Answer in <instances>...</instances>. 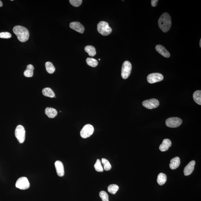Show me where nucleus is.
I'll return each mask as SVG.
<instances>
[{
    "mask_svg": "<svg viewBox=\"0 0 201 201\" xmlns=\"http://www.w3.org/2000/svg\"><path fill=\"white\" fill-rule=\"evenodd\" d=\"M34 69V67L32 65H28L23 73L24 75L26 77H32L33 75Z\"/></svg>",
    "mask_w": 201,
    "mask_h": 201,
    "instance_id": "18",
    "label": "nucleus"
},
{
    "mask_svg": "<svg viewBox=\"0 0 201 201\" xmlns=\"http://www.w3.org/2000/svg\"><path fill=\"white\" fill-rule=\"evenodd\" d=\"M13 31L17 36L18 40L21 42H26L29 38V32L24 27L17 25L14 27Z\"/></svg>",
    "mask_w": 201,
    "mask_h": 201,
    "instance_id": "2",
    "label": "nucleus"
},
{
    "mask_svg": "<svg viewBox=\"0 0 201 201\" xmlns=\"http://www.w3.org/2000/svg\"><path fill=\"white\" fill-rule=\"evenodd\" d=\"M3 6V3L2 2L0 1V7H2Z\"/></svg>",
    "mask_w": 201,
    "mask_h": 201,
    "instance_id": "32",
    "label": "nucleus"
},
{
    "mask_svg": "<svg viewBox=\"0 0 201 201\" xmlns=\"http://www.w3.org/2000/svg\"><path fill=\"white\" fill-rule=\"evenodd\" d=\"M15 135L19 143L22 144L24 142L25 138V130L23 126L19 125L16 127Z\"/></svg>",
    "mask_w": 201,
    "mask_h": 201,
    "instance_id": "5",
    "label": "nucleus"
},
{
    "mask_svg": "<svg viewBox=\"0 0 201 201\" xmlns=\"http://www.w3.org/2000/svg\"><path fill=\"white\" fill-rule=\"evenodd\" d=\"M143 106L149 109H153L159 106L158 100L155 98L145 100L142 103Z\"/></svg>",
    "mask_w": 201,
    "mask_h": 201,
    "instance_id": "10",
    "label": "nucleus"
},
{
    "mask_svg": "<svg viewBox=\"0 0 201 201\" xmlns=\"http://www.w3.org/2000/svg\"><path fill=\"white\" fill-rule=\"evenodd\" d=\"M86 62L89 66L93 67V68L96 67L98 65V61L97 60L90 57L87 58Z\"/></svg>",
    "mask_w": 201,
    "mask_h": 201,
    "instance_id": "24",
    "label": "nucleus"
},
{
    "mask_svg": "<svg viewBox=\"0 0 201 201\" xmlns=\"http://www.w3.org/2000/svg\"><path fill=\"white\" fill-rule=\"evenodd\" d=\"M180 164V158L178 157H175L171 160L170 164V167L172 170H175L179 167Z\"/></svg>",
    "mask_w": 201,
    "mask_h": 201,
    "instance_id": "16",
    "label": "nucleus"
},
{
    "mask_svg": "<svg viewBox=\"0 0 201 201\" xmlns=\"http://www.w3.org/2000/svg\"><path fill=\"white\" fill-rule=\"evenodd\" d=\"M94 168L96 171L99 172H102L104 171V169L101 165V162L100 159H97L96 162L94 165Z\"/></svg>",
    "mask_w": 201,
    "mask_h": 201,
    "instance_id": "27",
    "label": "nucleus"
},
{
    "mask_svg": "<svg viewBox=\"0 0 201 201\" xmlns=\"http://www.w3.org/2000/svg\"><path fill=\"white\" fill-rule=\"evenodd\" d=\"M47 72L50 74H52L55 71V68L52 62L48 61L45 64Z\"/></svg>",
    "mask_w": 201,
    "mask_h": 201,
    "instance_id": "23",
    "label": "nucleus"
},
{
    "mask_svg": "<svg viewBox=\"0 0 201 201\" xmlns=\"http://www.w3.org/2000/svg\"><path fill=\"white\" fill-rule=\"evenodd\" d=\"M42 92L43 95L45 96L52 98L55 97V92L50 88H46L43 89Z\"/></svg>",
    "mask_w": 201,
    "mask_h": 201,
    "instance_id": "20",
    "label": "nucleus"
},
{
    "mask_svg": "<svg viewBox=\"0 0 201 201\" xmlns=\"http://www.w3.org/2000/svg\"><path fill=\"white\" fill-rule=\"evenodd\" d=\"M69 2L74 7H79L82 4V0H70Z\"/></svg>",
    "mask_w": 201,
    "mask_h": 201,
    "instance_id": "29",
    "label": "nucleus"
},
{
    "mask_svg": "<svg viewBox=\"0 0 201 201\" xmlns=\"http://www.w3.org/2000/svg\"><path fill=\"white\" fill-rule=\"evenodd\" d=\"M11 37V34L8 32H2L0 33V38L8 39Z\"/></svg>",
    "mask_w": 201,
    "mask_h": 201,
    "instance_id": "30",
    "label": "nucleus"
},
{
    "mask_svg": "<svg viewBox=\"0 0 201 201\" xmlns=\"http://www.w3.org/2000/svg\"><path fill=\"white\" fill-rule=\"evenodd\" d=\"M15 186L21 190H26L30 187V184L26 177H21L18 179L16 182Z\"/></svg>",
    "mask_w": 201,
    "mask_h": 201,
    "instance_id": "7",
    "label": "nucleus"
},
{
    "mask_svg": "<svg viewBox=\"0 0 201 201\" xmlns=\"http://www.w3.org/2000/svg\"><path fill=\"white\" fill-rule=\"evenodd\" d=\"M156 50L161 55L166 58H169L170 57V54L169 52L164 48L163 46L161 45H157L155 48Z\"/></svg>",
    "mask_w": 201,
    "mask_h": 201,
    "instance_id": "14",
    "label": "nucleus"
},
{
    "mask_svg": "<svg viewBox=\"0 0 201 201\" xmlns=\"http://www.w3.org/2000/svg\"><path fill=\"white\" fill-rule=\"evenodd\" d=\"M119 189V186L116 184H111L108 186V191L112 194L115 195Z\"/></svg>",
    "mask_w": 201,
    "mask_h": 201,
    "instance_id": "25",
    "label": "nucleus"
},
{
    "mask_svg": "<svg viewBox=\"0 0 201 201\" xmlns=\"http://www.w3.org/2000/svg\"><path fill=\"white\" fill-rule=\"evenodd\" d=\"M147 79L148 82L152 84L162 81L164 79V77L160 73H152L148 76Z\"/></svg>",
    "mask_w": 201,
    "mask_h": 201,
    "instance_id": "9",
    "label": "nucleus"
},
{
    "mask_svg": "<svg viewBox=\"0 0 201 201\" xmlns=\"http://www.w3.org/2000/svg\"><path fill=\"white\" fill-rule=\"evenodd\" d=\"M158 2V1H157V0H152L151 2L152 6L153 7H155L156 6Z\"/></svg>",
    "mask_w": 201,
    "mask_h": 201,
    "instance_id": "31",
    "label": "nucleus"
},
{
    "mask_svg": "<svg viewBox=\"0 0 201 201\" xmlns=\"http://www.w3.org/2000/svg\"><path fill=\"white\" fill-rule=\"evenodd\" d=\"M159 28L164 32H167L171 27L172 22L171 17L167 13H164L158 20Z\"/></svg>",
    "mask_w": 201,
    "mask_h": 201,
    "instance_id": "1",
    "label": "nucleus"
},
{
    "mask_svg": "<svg viewBox=\"0 0 201 201\" xmlns=\"http://www.w3.org/2000/svg\"><path fill=\"white\" fill-rule=\"evenodd\" d=\"M101 162L104 165V170L106 171H109L111 168V165L107 159L103 158L101 159Z\"/></svg>",
    "mask_w": 201,
    "mask_h": 201,
    "instance_id": "26",
    "label": "nucleus"
},
{
    "mask_svg": "<svg viewBox=\"0 0 201 201\" xmlns=\"http://www.w3.org/2000/svg\"><path fill=\"white\" fill-rule=\"evenodd\" d=\"M85 50L90 57H94L96 54L95 48L93 46H87L85 48Z\"/></svg>",
    "mask_w": 201,
    "mask_h": 201,
    "instance_id": "21",
    "label": "nucleus"
},
{
    "mask_svg": "<svg viewBox=\"0 0 201 201\" xmlns=\"http://www.w3.org/2000/svg\"><path fill=\"white\" fill-rule=\"evenodd\" d=\"M182 119L178 117H170L166 119V126L171 128H176L180 126L182 124Z\"/></svg>",
    "mask_w": 201,
    "mask_h": 201,
    "instance_id": "6",
    "label": "nucleus"
},
{
    "mask_svg": "<svg viewBox=\"0 0 201 201\" xmlns=\"http://www.w3.org/2000/svg\"><path fill=\"white\" fill-rule=\"evenodd\" d=\"M195 162V161H191L186 165L184 170V174L186 176H188L193 173L194 170Z\"/></svg>",
    "mask_w": 201,
    "mask_h": 201,
    "instance_id": "13",
    "label": "nucleus"
},
{
    "mask_svg": "<svg viewBox=\"0 0 201 201\" xmlns=\"http://www.w3.org/2000/svg\"><path fill=\"white\" fill-rule=\"evenodd\" d=\"M200 46L201 48V39H200Z\"/></svg>",
    "mask_w": 201,
    "mask_h": 201,
    "instance_id": "33",
    "label": "nucleus"
},
{
    "mask_svg": "<svg viewBox=\"0 0 201 201\" xmlns=\"http://www.w3.org/2000/svg\"><path fill=\"white\" fill-rule=\"evenodd\" d=\"M46 115L50 118H54L57 116V110L53 108L47 107L45 110Z\"/></svg>",
    "mask_w": 201,
    "mask_h": 201,
    "instance_id": "17",
    "label": "nucleus"
},
{
    "mask_svg": "<svg viewBox=\"0 0 201 201\" xmlns=\"http://www.w3.org/2000/svg\"><path fill=\"white\" fill-rule=\"evenodd\" d=\"M167 180V177L165 174L161 173L159 174L157 177V182L160 186H162L165 183Z\"/></svg>",
    "mask_w": 201,
    "mask_h": 201,
    "instance_id": "19",
    "label": "nucleus"
},
{
    "mask_svg": "<svg viewBox=\"0 0 201 201\" xmlns=\"http://www.w3.org/2000/svg\"><path fill=\"white\" fill-rule=\"evenodd\" d=\"M70 27L80 33H84L85 28L83 25L79 22H72L70 23Z\"/></svg>",
    "mask_w": 201,
    "mask_h": 201,
    "instance_id": "11",
    "label": "nucleus"
},
{
    "mask_svg": "<svg viewBox=\"0 0 201 201\" xmlns=\"http://www.w3.org/2000/svg\"><path fill=\"white\" fill-rule=\"evenodd\" d=\"M55 165L57 175L61 177L64 176L65 171L63 163L61 161H57L55 162Z\"/></svg>",
    "mask_w": 201,
    "mask_h": 201,
    "instance_id": "12",
    "label": "nucleus"
},
{
    "mask_svg": "<svg viewBox=\"0 0 201 201\" xmlns=\"http://www.w3.org/2000/svg\"><path fill=\"white\" fill-rule=\"evenodd\" d=\"M99 196L102 199L103 201H109L108 195L106 191H101L99 194Z\"/></svg>",
    "mask_w": 201,
    "mask_h": 201,
    "instance_id": "28",
    "label": "nucleus"
},
{
    "mask_svg": "<svg viewBox=\"0 0 201 201\" xmlns=\"http://www.w3.org/2000/svg\"><path fill=\"white\" fill-rule=\"evenodd\" d=\"M94 128L91 124H87L85 125L81 130L80 135L83 138L86 139L90 137L93 134Z\"/></svg>",
    "mask_w": 201,
    "mask_h": 201,
    "instance_id": "8",
    "label": "nucleus"
},
{
    "mask_svg": "<svg viewBox=\"0 0 201 201\" xmlns=\"http://www.w3.org/2000/svg\"><path fill=\"white\" fill-rule=\"evenodd\" d=\"M97 30L99 33L104 36L109 35L112 32V29L107 23L100 21L97 25Z\"/></svg>",
    "mask_w": 201,
    "mask_h": 201,
    "instance_id": "3",
    "label": "nucleus"
},
{
    "mask_svg": "<svg viewBox=\"0 0 201 201\" xmlns=\"http://www.w3.org/2000/svg\"><path fill=\"white\" fill-rule=\"evenodd\" d=\"M193 98L194 100L197 104L201 105V91L198 90L195 91L193 93Z\"/></svg>",
    "mask_w": 201,
    "mask_h": 201,
    "instance_id": "22",
    "label": "nucleus"
},
{
    "mask_svg": "<svg viewBox=\"0 0 201 201\" xmlns=\"http://www.w3.org/2000/svg\"><path fill=\"white\" fill-rule=\"evenodd\" d=\"M132 65L129 61H125L123 63L121 72V76L123 79H125L129 77L131 73Z\"/></svg>",
    "mask_w": 201,
    "mask_h": 201,
    "instance_id": "4",
    "label": "nucleus"
},
{
    "mask_svg": "<svg viewBox=\"0 0 201 201\" xmlns=\"http://www.w3.org/2000/svg\"><path fill=\"white\" fill-rule=\"evenodd\" d=\"M172 144L171 141L169 139H165L162 144L159 146V149L161 151L165 152L168 151Z\"/></svg>",
    "mask_w": 201,
    "mask_h": 201,
    "instance_id": "15",
    "label": "nucleus"
}]
</instances>
